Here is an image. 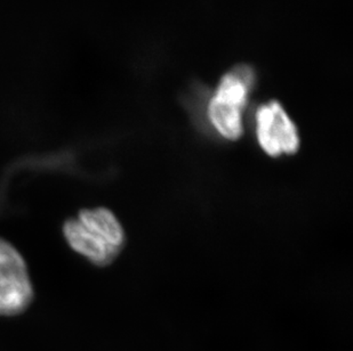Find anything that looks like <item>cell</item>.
<instances>
[{"label":"cell","instance_id":"cell-4","mask_svg":"<svg viewBox=\"0 0 353 351\" xmlns=\"http://www.w3.org/2000/svg\"><path fill=\"white\" fill-rule=\"evenodd\" d=\"M34 300L36 288L28 262L0 269V318L24 315Z\"/></svg>","mask_w":353,"mask_h":351},{"label":"cell","instance_id":"cell-2","mask_svg":"<svg viewBox=\"0 0 353 351\" xmlns=\"http://www.w3.org/2000/svg\"><path fill=\"white\" fill-rule=\"evenodd\" d=\"M253 67L239 65L222 76L207 105V119L224 140L236 142L243 134V112L255 83Z\"/></svg>","mask_w":353,"mask_h":351},{"label":"cell","instance_id":"cell-5","mask_svg":"<svg viewBox=\"0 0 353 351\" xmlns=\"http://www.w3.org/2000/svg\"><path fill=\"white\" fill-rule=\"evenodd\" d=\"M27 262L22 252L8 240L0 236V269Z\"/></svg>","mask_w":353,"mask_h":351},{"label":"cell","instance_id":"cell-3","mask_svg":"<svg viewBox=\"0 0 353 351\" xmlns=\"http://www.w3.org/2000/svg\"><path fill=\"white\" fill-rule=\"evenodd\" d=\"M255 136L262 152L269 158L295 156L301 147L297 126L276 100L261 104L255 112Z\"/></svg>","mask_w":353,"mask_h":351},{"label":"cell","instance_id":"cell-1","mask_svg":"<svg viewBox=\"0 0 353 351\" xmlns=\"http://www.w3.org/2000/svg\"><path fill=\"white\" fill-rule=\"evenodd\" d=\"M61 235L71 251L97 268L112 265L127 241L123 224L105 206L83 208L64 219Z\"/></svg>","mask_w":353,"mask_h":351}]
</instances>
